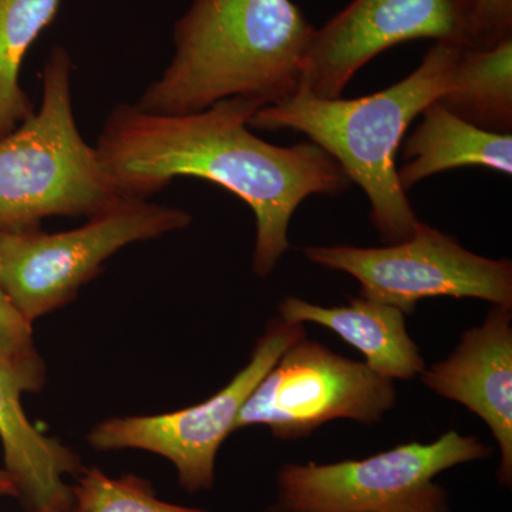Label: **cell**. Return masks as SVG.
<instances>
[{"label": "cell", "instance_id": "6da1fadb", "mask_svg": "<svg viewBox=\"0 0 512 512\" xmlns=\"http://www.w3.org/2000/svg\"><path fill=\"white\" fill-rule=\"evenodd\" d=\"M265 101L231 97L188 114H153L120 103L97 140L101 168L128 200H148L174 178L210 181L237 195L255 215L252 268L265 278L289 251L295 211L311 195H339L349 178L313 143L281 147L248 130Z\"/></svg>", "mask_w": 512, "mask_h": 512}, {"label": "cell", "instance_id": "7a4b0ae2", "mask_svg": "<svg viewBox=\"0 0 512 512\" xmlns=\"http://www.w3.org/2000/svg\"><path fill=\"white\" fill-rule=\"evenodd\" d=\"M315 33L292 0H192L170 63L133 104L188 114L231 97L276 103L298 90Z\"/></svg>", "mask_w": 512, "mask_h": 512}, {"label": "cell", "instance_id": "3957f363", "mask_svg": "<svg viewBox=\"0 0 512 512\" xmlns=\"http://www.w3.org/2000/svg\"><path fill=\"white\" fill-rule=\"evenodd\" d=\"M461 50L434 43L410 76L360 99H319L299 87L256 111L248 126L309 136L365 191L384 244H399L420 221L397 177V151L412 121L446 93Z\"/></svg>", "mask_w": 512, "mask_h": 512}, {"label": "cell", "instance_id": "277c9868", "mask_svg": "<svg viewBox=\"0 0 512 512\" xmlns=\"http://www.w3.org/2000/svg\"><path fill=\"white\" fill-rule=\"evenodd\" d=\"M72 74V56L53 47L42 106L0 140V232L39 228L49 217L90 218L128 200L77 128Z\"/></svg>", "mask_w": 512, "mask_h": 512}, {"label": "cell", "instance_id": "5b68a950", "mask_svg": "<svg viewBox=\"0 0 512 512\" xmlns=\"http://www.w3.org/2000/svg\"><path fill=\"white\" fill-rule=\"evenodd\" d=\"M491 451L476 436L448 430L431 443L399 444L359 460L288 463L276 474V501L306 512H451L450 494L434 480Z\"/></svg>", "mask_w": 512, "mask_h": 512}, {"label": "cell", "instance_id": "8992f818", "mask_svg": "<svg viewBox=\"0 0 512 512\" xmlns=\"http://www.w3.org/2000/svg\"><path fill=\"white\" fill-rule=\"evenodd\" d=\"M190 212L124 200L72 231L0 232V288L30 320L62 308L120 249L190 227Z\"/></svg>", "mask_w": 512, "mask_h": 512}, {"label": "cell", "instance_id": "52a82bcc", "mask_svg": "<svg viewBox=\"0 0 512 512\" xmlns=\"http://www.w3.org/2000/svg\"><path fill=\"white\" fill-rule=\"evenodd\" d=\"M305 323L272 318L256 340L251 359L220 392L204 402L153 416L114 417L96 424L87 436L99 451L143 450L173 464L178 484L190 494L210 491L218 451L235 433L242 406L289 346L305 338Z\"/></svg>", "mask_w": 512, "mask_h": 512}, {"label": "cell", "instance_id": "ba28073f", "mask_svg": "<svg viewBox=\"0 0 512 512\" xmlns=\"http://www.w3.org/2000/svg\"><path fill=\"white\" fill-rule=\"evenodd\" d=\"M313 262L349 274L360 296L412 315L431 298L481 299L512 308V262L474 254L439 229L419 222L413 237L380 248L306 247Z\"/></svg>", "mask_w": 512, "mask_h": 512}, {"label": "cell", "instance_id": "9c48e42d", "mask_svg": "<svg viewBox=\"0 0 512 512\" xmlns=\"http://www.w3.org/2000/svg\"><path fill=\"white\" fill-rule=\"evenodd\" d=\"M396 402L393 380L305 336L262 377L239 412L235 433L265 426L279 440L305 439L333 420L380 423Z\"/></svg>", "mask_w": 512, "mask_h": 512}, {"label": "cell", "instance_id": "30bf717a", "mask_svg": "<svg viewBox=\"0 0 512 512\" xmlns=\"http://www.w3.org/2000/svg\"><path fill=\"white\" fill-rule=\"evenodd\" d=\"M414 39L473 49L471 0H353L316 29L299 87L339 99L366 63Z\"/></svg>", "mask_w": 512, "mask_h": 512}, {"label": "cell", "instance_id": "8fae6325", "mask_svg": "<svg viewBox=\"0 0 512 512\" xmlns=\"http://www.w3.org/2000/svg\"><path fill=\"white\" fill-rule=\"evenodd\" d=\"M421 382L431 392L463 404L487 424L500 448L498 483L512 485V308L494 305L466 330L453 355L426 367Z\"/></svg>", "mask_w": 512, "mask_h": 512}, {"label": "cell", "instance_id": "7c38bea8", "mask_svg": "<svg viewBox=\"0 0 512 512\" xmlns=\"http://www.w3.org/2000/svg\"><path fill=\"white\" fill-rule=\"evenodd\" d=\"M40 384L15 367L0 362V444L3 463L15 480L28 512H70L73 490L66 477H77L82 461L74 451L46 436L26 416L22 394L37 392Z\"/></svg>", "mask_w": 512, "mask_h": 512}, {"label": "cell", "instance_id": "4fadbf2b", "mask_svg": "<svg viewBox=\"0 0 512 512\" xmlns=\"http://www.w3.org/2000/svg\"><path fill=\"white\" fill-rule=\"evenodd\" d=\"M282 319L315 323L359 350L366 365L389 380H412L424 372L419 346L407 332L406 315L400 309L356 296L348 305L320 306L288 296L278 305Z\"/></svg>", "mask_w": 512, "mask_h": 512}, {"label": "cell", "instance_id": "5bb4252c", "mask_svg": "<svg viewBox=\"0 0 512 512\" xmlns=\"http://www.w3.org/2000/svg\"><path fill=\"white\" fill-rule=\"evenodd\" d=\"M421 114L423 120L400 146L403 157L409 160L400 170L397 168L404 191L431 175L468 165L512 174L511 133L473 126L437 101Z\"/></svg>", "mask_w": 512, "mask_h": 512}, {"label": "cell", "instance_id": "9a60e30c", "mask_svg": "<svg viewBox=\"0 0 512 512\" xmlns=\"http://www.w3.org/2000/svg\"><path fill=\"white\" fill-rule=\"evenodd\" d=\"M437 103L473 126L510 133L512 39L491 49L461 50L450 86Z\"/></svg>", "mask_w": 512, "mask_h": 512}, {"label": "cell", "instance_id": "2e32d148", "mask_svg": "<svg viewBox=\"0 0 512 512\" xmlns=\"http://www.w3.org/2000/svg\"><path fill=\"white\" fill-rule=\"evenodd\" d=\"M62 0H0V140L35 113L20 86V67Z\"/></svg>", "mask_w": 512, "mask_h": 512}, {"label": "cell", "instance_id": "e0dca14e", "mask_svg": "<svg viewBox=\"0 0 512 512\" xmlns=\"http://www.w3.org/2000/svg\"><path fill=\"white\" fill-rule=\"evenodd\" d=\"M76 512H210L168 503L153 484L136 474L111 477L100 468H83L72 485Z\"/></svg>", "mask_w": 512, "mask_h": 512}, {"label": "cell", "instance_id": "ac0fdd59", "mask_svg": "<svg viewBox=\"0 0 512 512\" xmlns=\"http://www.w3.org/2000/svg\"><path fill=\"white\" fill-rule=\"evenodd\" d=\"M32 325L0 288V362L15 367L43 386L46 370L36 349Z\"/></svg>", "mask_w": 512, "mask_h": 512}, {"label": "cell", "instance_id": "d6986e66", "mask_svg": "<svg viewBox=\"0 0 512 512\" xmlns=\"http://www.w3.org/2000/svg\"><path fill=\"white\" fill-rule=\"evenodd\" d=\"M512 39V0H471V45L491 49Z\"/></svg>", "mask_w": 512, "mask_h": 512}, {"label": "cell", "instance_id": "ffe728a7", "mask_svg": "<svg viewBox=\"0 0 512 512\" xmlns=\"http://www.w3.org/2000/svg\"><path fill=\"white\" fill-rule=\"evenodd\" d=\"M0 497H18L15 480L5 468H0Z\"/></svg>", "mask_w": 512, "mask_h": 512}, {"label": "cell", "instance_id": "44dd1931", "mask_svg": "<svg viewBox=\"0 0 512 512\" xmlns=\"http://www.w3.org/2000/svg\"><path fill=\"white\" fill-rule=\"evenodd\" d=\"M261 512H306L301 510H296V508L288 507V505H284L276 501V503L268 505V507L264 508Z\"/></svg>", "mask_w": 512, "mask_h": 512}, {"label": "cell", "instance_id": "7402d4cb", "mask_svg": "<svg viewBox=\"0 0 512 512\" xmlns=\"http://www.w3.org/2000/svg\"><path fill=\"white\" fill-rule=\"evenodd\" d=\"M70 512H76V511L73 510V511H70Z\"/></svg>", "mask_w": 512, "mask_h": 512}]
</instances>
